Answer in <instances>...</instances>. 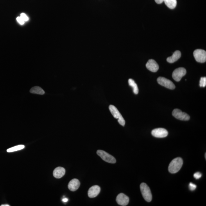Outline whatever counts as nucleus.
<instances>
[{
  "label": "nucleus",
  "mask_w": 206,
  "mask_h": 206,
  "mask_svg": "<svg viewBox=\"0 0 206 206\" xmlns=\"http://www.w3.org/2000/svg\"><path fill=\"white\" fill-rule=\"evenodd\" d=\"M202 176V174L200 172H197L195 173L193 175V177L195 179H196V180H198V179L201 178V177Z\"/></svg>",
  "instance_id": "obj_22"
},
{
  "label": "nucleus",
  "mask_w": 206,
  "mask_h": 206,
  "mask_svg": "<svg viewBox=\"0 0 206 206\" xmlns=\"http://www.w3.org/2000/svg\"><path fill=\"white\" fill-rule=\"evenodd\" d=\"M129 85L132 87L133 89V92L134 94H138L139 89L138 88L137 84L136 83L134 80L132 79H130L128 80Z\"/></svg>",
  "instance_id": "obj_18"
},
{
  "label": "nucleus",
  "mask_w": 206,
  "mask_h": 206,
  "mask_svg": "<svg viewBox=\"0 0 206 206\" xmlns=\"http://www.w3.org/2000/svg\"><path fill=\"white\" fill-rule=\"evenodd\" d=\"M17 21L19 24L22 25L24 24L25 21L21 17H18L17 19Z\"/></svg>",
  "instance_id": "obj_24"
},
{
  "label": "nucleus",
  "mask_w": 206,
  "mask_h": 206,
  "mask_svg": "<svg viewBox=\"0 0 206 206\" xmlns=\"http://www.w3.org/2000/svg\"><path fill=\"white\" fill-rule=\"evenodd\" d=\"M146 67L149 70L153 72H156L159 69V65L157 62L153 59H150L146 64Z\"/></svg>",
  "instance_id": "obj_11"
},
{
  "label": "nucleus",
  "mask_w": 206,
  "mask_h": 206,
  "mask_svg": "<svg viewBox=\"0 0 206 206\" xmlns=\"http://www.w3.org/2000/svg\"><path fill=\"white\" fill-rule=\"evenodd\" d=\"M140 189L143 198L147 202H150L152 200V194L150 188L145 183H141Z\"/></svg>",
  "instance_id": "obj_2"
},
{
  "label": "nucleus",
  "mask_w": 206,
  "mask_h": 206,
  "mask_svg": "<svg viewBox=\"0 0 206 206\" xmlns=\"http://www.w3.org/2000/svg\"><path fill=\"white\" fill-rule=\"evenodd\" d=\"M157 81L159 85L170 89L175 88V86L172 82L166 78L160 77L158 78Z\"/></svg>",
  "instance_id": "obj_7"
},
{
  "label": "nucleus",
  "mask_w": 206,
  "mask_h": 206,
  "mask_svg": "<svg viewBox=\"0 0 206 206\" xmlns=\"http://www.w3.org/2000/svg\"><path fill=\"white\" fill-rule=\"evenodd\" d=\"M186 74V70L184 68H179L175 70L172 74L173 79L177 82L180 81Z\"/></svg>",
  "instance_id": "obj_6"
},
{
  "label": "nucleus",
  "mask_w": 206,
  "mask_h": 206,
  "mask_svg": "<svg viewBox=\"0 0 206 206\" xmlns=\"http://www.w3.org/2000/svg\"><path fill=\"white\" fill-rule=\"evenodd\" d=\"M197 187V186L196 184H193V183H190L189 184V188L190 190L191 191H194L195 189H196Z\"/></svg>",
  "instance_id": "obj_21"
},
{
  "label": "nucleus",
  "mask_w": 206,
  "mask_h": 206,
  "mask_svg": "<svg viewBox=\"0 0 206 206\" xmlns=\"http://www.w3.org/2000/svg\"><path fill=\"white\" fill-rule=\"evenodd\" d=\"M80 185V181L78 179H74L71 180L68 184V188L71 191H75L79 188Z\"/></svg>",
  "instance_id": "obj_13"
},
{
  "label": "nucleus",
  "mask_w": 206,
  "mask_h": 206,
  "mask_svg": "<svg viewBox=\"0 0 206 206\" xmlns=\"http://www.w3.org/2000/svg\"><path fill=\"white\" fill-rule=\"evenodd\" d=\"M205 158L206 159V153H205Z\"/></svg>",
  "instance_id": "obj_28"
},
{
  "label": "nucleus",
  "mask_w": 206,
  "mask_h": 206,
  "mask_svg": "<svg viewBox=\"0 0 206 206\" xmlns=\"http://www.w3.org/2000/svg\"><path fill=\"white\" fill-rule=\"evenodd\" d=\"M116 201L118 204L120 205L126 206L129 203V198L124 193H120L116 197Z\"/></svg>",
  "instance_id": "obj_10"
},
{
  "label": "nucleus",
  "mask_w": 206,
  "mask_h": 206,
  "mask_svg": "<svg viewBox=\"0 0 206 206\" xmlns=\"http://www.w3.org/2000/svg\"><path fill=\"white\" fill-rule=\"evenodd\" d=\"M168 132L164 128H159L152 131V134L154 137L157 138H164L168 135Z\"/></svg>",
  "instance_id": "obj_9"
},
{
  "label": "nucleus",
  "mask_w": 206,
  "mask_h": 206,
  "mask_svg": "<svg viewBox=\"0 0 206 206\" xmlns=\"http://www.w3.org/2000/svg\"><path fill=\"white\" fill-rule=\"evenodd\" d=\"M193 56L197 62L204 63L206 61V52L205 50L196 49L193 52Z\"/></svg>",
  "instance_id": "obj_5"
},
{
  "label": "nucleus",
  "mask_w": 206,
  "mask_h": 206,
  "mask_svg": "<svg viewBox=\"0 0 206 206\" xmlns=\"http://www.w3.org/2000/svg\"><path fill=\"white\" fill-rule=\"evenodd\" d=\"M109 109L114 117L118 120V122L122 126H125V120L117 108L114 105H110L109 106Z\"/></svg>",
  "instance_id": "obj_3"
},
{
  "label": "nucleus",
  "mask_w": 206,
  "mask_h": 206,
  "mask_svg": "<svg viewBox=\"0 0 206 206\" xmlns=\"http://www.w3.org/2000/svg\"><path fill=\"white\" fill-rule=\"evenodd\" d=\"M24 148L25 146L24 145H18V146H15V147H12V148H8V149H7V152H8V153H10V152H15L18 151V150H22Z\"/></svg>",
  "instance_id": "obj_19"
},
{
  "label": "nucleus",
  "mask_w": 206,
  "mask_h": 206,
  "mask_svg": "<svg viewBox=\"0 0 206 206\" xmlns=\"http://www.w3.org/2000/svg\"><path fill=\"white\" fill-rule=\"evenodd\" d=\"M65 170L62 167H57L53 171V176L55 178L59 179L62 178L65 174Z\"/></svg>",
  "instance_id": "obj_14"
},
{
  "label": "nucleus",
  "mask_w": 206,
  "mask_h": 206,
  "mask_svg": "<svg viewBox=\"0 0 206 206\" xmlns=\"http://www.w3.org/2000/svg\"><path fill=\"white\" fill-rule=\"evenodd\" d=\"M62 201L63 202H68V199L67 198H64V199H63Z\"/></svg>",
  "instance_id": "obj_26"
},
{
  "label": "nucleus",
  "mask_w": 206,
  "mask_h": 206,
  "mask_svg": "<svg viewBox=\"0 0 206 206\" xmlns=\"http://www.w3.org/2000/svg\"><path fill=\"white\" fill-rule=\"evenodd\" d=\"M183 164V160L181 158H176L170 163L168 170L170 173L172 174L178 172L181 168Z\"/></svg>",
  "instance_id": "obj_1"
},
{
  "label": "nucleus",
  "mask_w": 206,
  "mask_h": 206,
  "mask_svg": "<svg viewBox=\"0 0 206 206\" xmlns=\"http://www.w3.org/2000/svg\"><path fill=\"white\" fill-rule=\"evenodd\" d=\"M173 116L177 119L182 121H188L190 119V116L185 112H182L178 109H175L172 112Z\"/></svg>",
  "instance_id": "obj_8"
},
{
  "label": "nucleus",
  "mask_w": 206,
  "mask_h": 206,
  "mask_svg": "<svg viewBox=\"0 0 206 206\" xmlns=\"http://www.w3.org/2000/svg\"><path fill=\"white\" fill-rule=\"evenodd\" d=\"M97 153L103 160L106 162L110 163V164H115L116 162L115 159L113 156L109 154V153L103 150H98L97 152Z\"/></svg>",
  "instance_id": "obj_4"
},
{
  "label": "nucleus",
  "mask_w": 206,
  "mask_h": 206,
  "mask_svg": "<svg viewBox=\"0 0 206 206\" xmlns=\"http://www.w3.org/2000/svg\"><path fill=\"white\" fill-rule=\"evenodd\" d=\"M199 86L201 87H205L206 86V77H202L200 79Z\"/></svg>",
  "instance_id": "obj_20"
},
{
  "label": "nucleus",
  "mask_w": 206,
  "mask_h": 206,
  "mask_svg": "<svg viewBox=\"0 0 206 206\" xmlns=\"http://www.w3.org/2000/svg\"><path fill=\"white\" fill-rule=\"evenodd\" d=\"M20 17L22 18L25 21H26L28 20L29 19L28 16L24 13L21 14Z\"/></svg>",
  "instance_id": "obj_23"
},
{
  "label": "nucleus",
  "mask_w": 206,
  "mask_h": 206,
  "mask_svg": "<svg viewBox=\"0 0 206 206\" xmlns=\"http://www.w3.org/2000/svg\"><path fill=\"white\" fill-rule=\"evenodd\" d=\"M181 55V54L180 51H176L171 56L168 57L167 61L170 63H173L180 58Z\"/></svg>",
  "instance_id": "obj_15"
},
{
  "label": "nucleus",
  "mask_w": 206,
  "mask_h": 206,
  "mask_svg": "<svg viewBox=\"0 0 206 206\" xmlns=\"http://www.w3.org/2000/svg\"><path fill=\"white\" fill-rule=\"evenodd\" d=\"M155 1L158 4H161L164 2V0H155Z\"/></svg>",
  "instance_id": "obj_25"
},
{
  "label": "nucleus",
  "mask_w": 206,
  "mask_h": 206,
  "mask_svg": "<svg viewBox=\"0 0 206 206\" xmlns=\"http://www.w3.org/2000/svg\"><path fill=\"white\" fill-rule=\"evenodd\" d=\"M30 92L32 93V94L39 95H44L45 94L44 91L39 86H35L32 87L30 89Z\"/></svg>",
  "instance_id": "obj_16"
},
{
  "label": "nucleus",
  "mask_w": 206,
  "mask_h": 206,
  "mask_svg": "<svg viewBox=\"0 0 206 206\" xmlns=\"http://www.w3.org/2000/svg\"><path fill=\"white\" fill-rule=\"evenodd\" d=\"M101 191V188L99 186L95 185L92 186L89 189L88 192V195L89 198H93L97 196Z\"/></svg>",
  "instance_id": "obj_12"
},
{
  "label": "nucleus",
  "mask_w": 206,
  "mask_h": 206,
  "mask_svg": "<svg viewBox=\"0 0 206 206\" xmlns=\"http://www.w3.org/2000/svg\"><path fill=\"white\" fill-rule=\"evenodd\" d=\"M164 2L165 4L170 8H175L177 5L176 0H164Z\"/></svg>",
  "instance_id": "obj_17"
},
{
  "label": "nucleus",
  "mask_w": 206,
  "mask_h": 206,
  "mask_svg": "<svg viewBox=\"0 0 206 206\" xmlns=\"http://www.w3.org/2000/svg\"><path fill=\"white\" fill-rule=\"evenodd\" d=\"M9 205H8V204H3V205H2L1 206H9Z\"/></svg>",
  "instance_id": "obj_27"
}]
</instances>
